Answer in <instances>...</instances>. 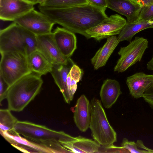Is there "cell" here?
Wrapping results in <instances>:
<instances>
[{
  "label": "cell",
  "instance_id": "cell-26",
  "mask_svg": "<svg viewBox=\"0 0 153 153\" xmlns=\"http://www.w3.org/2000/svg\"><path fill=\"white\" fill-rule=\"evenodd\" d=\"M121 146L127 149L129 153H148L149 152L144 149H140L134 141H129L127 139L124 138L121 144Z\"/></svg>",
  "mask_w": 153,
  "mask_h": 153
},
{
  "label": "cell",
  "instance_id": "cell-7",
  "mask_svg": "<svg viewBox=\"0 0 153 153\" xmlns=\"http://www.w3.org/2000/svg\"><path fill=\"white\" fill-rule=\"evenodd\" d=\"M148 45L147 39L137 36L128 45L121 47L118 52L120 57L114 67V71L123 72L137 62H140Z\"/></svg>",
  "mask_w": 153,
  "mask_h": 153
},
{
  "label": "cell",
  "instance_id": "cell-10",
  "mask_svg": "<svg viewBox=\"0 0 153 153\" xmlns=\"http://www.w3.org/2000/svg\"><path fill=\"white\" fill-rule=\"evenodd\" d=\"M36 49L41 52L53 65L65 64L68 59L61 54L53 39L52 32L36 35Z\"/></svg>",
  "mask_w": 153,
  "mask_h": 153
},
{
  "label": "cell",
  "instance_id": "cell-6",
  "mask_svg": "<svg viewBox=\"0 0 153 153\" xmlns=\"http://www.w3.org/2000/svg\"><path fill=\"white\" fill-rule=\"evenodd\" d=\"M0 53V76L9 86L32 72L26 56L12 51Z\"/></svg>",
  "mask_w": 153,
  "mask_h": 153
},
{
  "label": "cell",
  "instance_id": "cell-36",
  "mask_svg": "<svg viewBox=\"0 0 153 153\" xmlns=\"http://www.w3.org/2000/svg\"><path fill=\"white\" fill-rule=\"evenodd\" d=\"M153 3V0H142L141 2L142 6H147Z\"/></svg>",
  "mask_w": 153,
  "mask_h": 153
},
{
  "label": "cell",
  "instance_id": "cell-29",
  "mask_svg": "<svg viewBox=\"0 0 153 153\" xmlns=\"http://www.w3.org/2000/svg\"><path fill=\"white\" fill-rule=\"evenodd\" d=\"M142 97L153 109V82L145 91Z\"/></svg>",
  "mask_w": 153,
  "mask_h": 153
},
{
  "label": "cell",
  "instance_id": "cell-22",
  "mask_svg": "<svg viewBox=\"0 0 153 153\" xmlns=\"http://www.w3.org/2000/svg\"><path fill=\"white\" fill-rule=\"evenodd\" d=\"M149 28H153V19L127 22L118 34L117 38L120 42L127 41L130 42L133 37L136 33Z\"/></svg>",
  "mask_w": 153,
  "mask_h": 153
},
{
  "label": "cell",
  "instance_id": "cell-15",
  "mask_svg": "<svg viewBox=\"0 0 153 153\" xmlns=\"http://www.w3.org/2000/svg\"><path fill=\"white\" fill-rule=\"evenodd\" d=\"M153 82V74L142 72L136 73L127 77L126 83L131 95L134 98L143 97L146 90Z\"/></svg>",
  "mask_w": 153,
  "mask_h": 153
},
{
  "label": "cell",
  "instance_id": "cell-18",
  "mask_svg": "<svg viewBox=\"0 0 153 153\" xmlns=\"http://www.w3.org/2000/svg\"><path fill=\"white\" fill-rule=\"evenodd\" d=\"M4 138L13 147H22L29 153L34 151L35 152L52 153L53 152L46 147L31 141L15 133L12 134L8 131L0 133Z\"/></svg>",
  "mask_w": 153,
  "mask_h": 153
},
{
  "label": "cell",
  "instance_id": "cell-40",
  "mask_svg": "<svg viewBox=\"0 0 153 153\" xmlns=\"http://www.w3.org/2000/svg\"></svg>",
  "mask_w": 153,
  "mask_h": 153
},
{
  "label": "cell",
  "instance_id": "cell-37",
  "mask_svg": "<svg viewBox=\"0 0 153 153\" xmlns=\"http://www.w3.org/2000/svg\"><path fill=\"white\" fill-rule=\"evenodd\" d=\"M130 1L133 3L142 6L141 4L142 0H130Z\"/></svg>",
  "mask_w": 153,
  "mask_h": 153
},
{
  "label": "cell",
  "instance_id": "cell-28",
  "mask_svg": "<svg viewBox=\"0 0 153 153\" xmlns=\"http://www.w3.org/2000/svg\"><path fill=\"white\" fill-rule=\"evenodd\" d=\"M69 73L72 79L76 81L77 83L81 80L82 74V71L75 64H74L72 66Z\"/></svg>",
  "mask_w": 153,
  "mask_h": 153
},
{
  "label": "cell",
  "instance_id": "cell-39",
  "mask_svg": "<svg viewBox=\"0 0 153 153\" xmlns=\"http://www.w3.org/2000/svg\"><path fill=\"white\" fill-rule=\"evenodd\" d=\"M29 2H30L33 4H34V5L37 4V0H25Z\"/></svg>",
  "mask_w": 153,
  "mask_h": 153
},
{
  "label": "cell",
  "instance_id": "cell-34",
  "mask_svg": "<svg viewBox=\"0 0 153 153\" xmlns=\"http://www.w3.org/2000/svg\"><path fill=\"white\" fill-rule=\"evenodd\" d=\"M71 81H72V79L71 78L70 74L69 72L68 74V76H67V85L68 88L71 93Z\"/></svg>",
  "mask_w": 153,
  "mask_h": 153
},
{
  "label": "cell",
  "instance_id": "cell-32",
  "mask_svg": "<svg viewBox=\"0 0 153 153\" xmlns=\"http://www.w3.org/2000/svg\"><path fill=\"white\" fill-rule=\"evenodd\" d=\"M136 144L138 148L146 150L148 151L149 153H153V150L149 149L145 146L142 140H137L136 142Z\"/></svg>",
  "mask_w": 153,
  "mask_h": 153
},
{
  "label": "cell",
  "instance_id": "cell-17",
  "mask_svg": "<svg viewBox=\"0 0 153 153\" xmlns=\"http://www.w3.org/2000/svg\"><path fill=\"white\" fill-rule=\"evenodd\" d=\"M64 147L71 153H97L101 145L95 140L81 136L67 141L60 142Z\"/></svg>",
  "mask_w": 153,
  "mask_h": 153
},
{
  "label": "cell",
  "instance_id": "cell-27",
  "mask_svg": "<svg viewBox=\"0 0 153 153\" xmlns=\"http://www.w3.org/2000/svg\"><path fill=\"white\" fill-rule=\"evenodd\" d=\"M129 153V152L121 146H117L113 144L106 146H101L97 153Z\"/></svg>",
  "mask_w": 153,
  "mask_h": 153
},
{
  "label": "cell",
  "instance_id": "cell-11",
  "mask_svg": "<svg viewBox=\"0 0 153 153\" xmlns=\"http://www.w3.org/2000/svg\"><path fill=\"white\" fill-rule=\"evenodd\" d=\"M34 5L25 0H0V19L13 22L34 9Z\"/></svg>",
  "mask_w": 153,
  "mask_h": 153
},
{
  "label": "cell",
  "instance_id": "cell-31",
  "mask_svg": "<svg viewBox=\"0 0 153 153\" xmlns=\"http://www.w3.org/2000/svg\"><path fill=\"white\" fill-rule=\"evenodd\" d=\"M88 3L94 6L102 8L107 7L106 0H87Z\"/></svg>",
  "mask_w": 153,
  "mask_h": 153
},
{
  "label": "cell",
  "instance_id": "cell-13",
  "mask_svg": "<svg viewBox=\"0 0 153 153\" xmlns=\"http://www.w3.org/2000/svg\"><path fill=\"white\" fill-rule=\"evenodd\" d=\"M74 64L72 59L69 58L65 64L53 65L50 73L62 94L65 101L68 104L70 103L74 97L68 88L67 80L68 74Z\"/></svg>",
  "mask_w": 153,
  "mask_h": 153
},
{
  "label": "cell",
  "instance_id": "cell-30",
  "mask_svg": "<svg viewBox=\"0 0 153 153\" xmlns=\"http://www.w3.org/2000/svg\"><path fill=\"white\" fill-rule=\"evenodd\" d=\"M8 86L0 76V102L6 98V91Z\"/></svg>",
  "mask_w": 153,
  "mask_h": 153
},
{
  "label": "cell",
  "instance_id": "cell-38",
  "mask_svg": "<svg viewBox=\"0 0 153 153\" xmlns=\"http://www.w3.org/2000/svg\"><path fill=\"white\" fill-rule=\"evenodd\" d=\"M46 0H37V3L41 5L43 4Z\"/></svg>",
  "mask_w": 153,
  "mask_h": 153
},
{
  "label": "cell",
  "instance_id": "cell-33",
  "mask_svg": "<svg viewBox=\"0 0 153 153\" xmlns=\"http://www.w3.org/2000/svg\"><path fill=\"white\" fill-rule=\"evenodd\" d=\"M77 82L76 81L72 79L71 87V92L72 95L73 97L77 88Z\"/></svg>",
  "mask_w": 153,
  "mask_h": 153
},
{
  "label": "cell",
  "instance_id": "cell-9",
  "mask_svg": "<svg viewBox=\"0 0 153 153\" xmlns=\"http://www.w3.org/2000/svg\"><path fill=\"white\" fill-rule=\"evenodd\" d=\"M127 23L125 19L116 14L107 17L100 23L86 31L91 38L100 41L118 35Z\"/></svg>",
  "mask_w": 153,
  "mask_h": 153
},
{
  "label": "cell",
  "instance_id": "cell-2",
  "mask_svg": "<svg viewBox=\"0 0 153 153\" xmlns=\"http://www.w3.org/2000/svg\"><path fill=\"white\" fill-rule=\"evenodd\" d=\"M14 130L15 133L48 148L53 153H71L60 142L69 140L74 137L63 131H56L29 121L19 120Z\"/></svg>",
  "mask_w": 153,
  "mask_h": 153
},
{
  "label": "cell",
  "instance_id": "cell-14",
  "mask_svg": "<svg viewBox=\"0 0 153 153\" xmlns=\"http://www.w3.org/2000/svg\"><path fill=\"white\" fill-rule=\"evenodd\" d=\"M74 123L78 129L85 132L89 128L91 118L90 102L84 94L77 100L73 116Z\"/></svg>",
  "mask_w": 153,
  "mask_h": 153
},
{
  "label": "cell",
  "instance_id": "cell-35",
  "mask_svg": "<svg viewBox=\"0 0 153 153\" xmlns=\"http://www.w3.org/2000/svg\"><path fill=\"white\" fill-rule=\"evenodd\" d=\"M147 68L149 70L153 71V56L151 59L147 63Z\"/></svg>",
  "mask_w": 153,
  "mask_h": 153
},
{
  "label": "cell",
  "instance_id": "cell-4",
  "mask_svg": "<svg viewBox=\"0 0 153 153\" xmlns=\"http://www.w3.org/2000/svg\"><path fill=\"white\" fill-rule=\"evenodd\" d=\"M36 35L13 22L0 31V52L12 51L27 56L36 50Z\"/></svg>",
  "mask_w": 153,
  "mask_h": 153
},
{
  "label": "cell",
  "instance_id": "cell-19",
  "mask_svg": "<svg viewBox=\"0 0 153 153\" xmlns=\"http://www.w3.org/2000/svg\"><path fill=\"white\" fill-rule=\"evenodd\" d=\"M122 93L120 85L117 81L111 79L104 80L100 94L101 101L105 108H111Z\"/></svg>",
  "mask_w": 153,
  "mask_h": 153
},
{
  "label": "cell",
  "instance_id": "cell-3",
  "mask_svg": "<svg viewBox=\"0 0 153 153\" xmlns=\"http://www.w3.org/2000/svg\"><path fill=\"white\" fill-rule=\"evenodd\" d=\"M43 83L41 76L32 72L8 86L6 98L8 109L22 111L39 94Z\"/></svg>",
  "mask_w": 153,
  "mask_h": 153
},
{
  "label": "cell",
  "instance_id": "cell-24",
  "mask_svg": "<svg viewBox=\"0 0 153 153\" xmlns=\"http://www.w3.org/2000/svg\"><path fill=\"white\" fill-rule=\"evenodd\" d=\"M88 3L87 0H46L38 6L46 9H62Z\"/></svg>",
  "mask_w": 153,
  "mask_h": 153
},
{
  "label": "cell",
  "instance_id": "cell-12",
  "mask_svg": "<svg viewBox=\"0 0 153 153\" xmlns=\"http://www.w3.org/2000/svg\"><path fill=\"white\" fill-rule=\"evenodd\" d=\"M53 39L62 55L70 58L77 48L74 33L64 27H57L52 32Z\"/></svg>",
  "mask_w": 153,
  "mask_h": 153
},
{
  "label": "cell",
  "instance_id": "cell-1",
  "mask_svg": "<svg viewBox=\"0 0 153 153\" xmlns=\"http://www.w3.org/2000/svg\"><path fill=\"white\" fill-rule=\"evenodd\" d=\"M43 13L55 24L72 32L80 34L87 39L91 38L86 33L88 29L102 22L108 16L106 9L89 3L62 9H46L38 7Z\"/></svg>",
  "mask_w": 153,
  "mask_h": 153
},
{
  "label": "cell",
  "instance_id": "cell-25",
  "mask_svg": "<svg viewBox=\"0 0 153 153\" xmlns=\"http://www.w3.org/2000/svg\"><path fill=\"white\" fill-rule=\"evenodd\" d=\"M152 19H153V3L142 7L138 18L135 22Z\"/></svg>",
  "mask_w": 153,
  "mask_h": 153
},
{
  "label": "cell",
  "instance_id": "cell-20",
  "mask_svg": "<svg viewBox=\"0 0 153 153\" xmlns=\"http://www.w3.org/2000/svg\"><path fill=\"white\" fill-rule=\"evenodd\" d=\"M104 45L91 59L94 69L97 70L105 65L109 57L120 42L116 36L107 39Z\"/></svg>",
  "mask_w": 153,
  "mask_h": 153
},
{
  "label": "cell",
  "instance_id": "cell-16",
  "mask_svg": "<svg viewBox=\"0 0 153 153\" xmlns=\"http://www.w3.org/2000/svg\"><path fill=\"white\" fill-rule=\"evenodd\" d=\"M106 3L107 7L125 16L128 23L137 21L142 7L128 0H106Z\"/></svg>",
  "mask_w": 153,
  "mask_h": 153
},
{
  "label": "cell",
  "instance_id": "cell-8",
  "mask_svg": "<svg viewBox=\"0 0 153 153\" xmlns=\"http://www.w3.org/2000/svg\"><path fill=\"white\" fill-rule=\"evenodd\" d=\"M13 22L37 36L51 33L52 27L55 24L46 15L34 9Z\"/></svg>",
  "mask_w": 153,
  "mask_h": 153
},
{
  "label": "cell",
  "instance_id": "cell-23",
  "mask_svg": "<svg viewBox=\"0 0 153 153\" xmlns=\"http://www.w3.org/2000/svg\"><path fill=\"white\" fill-rule=\"evenodd\" d=\"M10 111L8 108L0 110V133L6 131L14 133V127L18 120Z\"/></svg>",
  "mask_w": 153,
  "mask_h": 153
},
{
  "label": "cell",
  "instance_id": "cell-21",
  "mask_svg": "<svg viewBox=\"0 0 153 153\" xmlns=\"http://www.w3.org/2000/svg\"><path fill=\"white\" fill-rule=\"evenodd\" d=\"M27 57L28 65L32 72L42 76L50 73L51 71L53 65L36 49Z\"/></svg>",
  "mask_w": 153,
  "mask_h": 153
},
{
  "label": "cell",
  "instance_id": "cell-5",
  "mask_svg": "<svg viewBox=\"0 0 153 153\" xmlns=\"http://www.w3.org/2000/svg\"><path fill=\"white\" fill-rule=\"evenodd\" d=\"M89 128L93 139L101 146L113 144L117 141L116 131L110 125L101 102L94 97L90 102Z\"/></svg>",
  "mask_w": 153,
  "mask_h": 153
}]
</instances>
